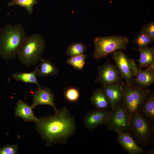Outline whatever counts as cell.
<instances>
[{
  "label": "cell",
  "instance_id": "13",
  "mask_svg": "<svg viewBox=\"0 0 154 154\" xmlns=\"http://www.w3.org/2000/svg\"><path fill=\"white\" fill-rule=\"evenodd\" d=\"M121 82L102 87L108 98L110 107L112 110L122 101L123 92L121 83Z\"/></svg>",
  "mask_w": 154,
  "mask_h": 154
},
{
  "label": "cell",
  "instance_id": "21",
  "mask_svg": "<svg viewBox=\"0 0 154 154\" xmlns=\"http://www.w3.org/2000/svg\"><path fill=\"white\" fill-rule=\"evenodd\" d=\"M154 40L142 30L140 31L137 37L132 41L138 48H144L154 43Z\"/></svg>",
  "mask_w": 154,
  "mask_h": 154
},
{
  "label": "cell",
  "instance_id": "4",
  "mask_svg": "<svg viewBox=\"0 0 154 154\" xmlns=\"http://www.w3.org/2000/svg\"><path fill=\"white\" fill-rule=\"evenodd\" d=\"M95 50L94 57L97 60L119 50H126L129 43V38L125 36L112 35L98 37L94 40Z\"/></svg>",
  "mask_w": 154,
  "mask_h": 154
},
{
  "label": "cell",
  "instance_id": "7",
  "mask_svg": "<svg viewBox=\"0 0 154 154\" xmlns=\"http://www.w3.org/2000/svg\"><path fill=\"white\" fill-rule=\"evenodd\" d=\"M105 125L110 130H120L129 134L131 129L130 116L122 101L112 110Z\"/></svg>",
  "mask_w": 154,
  "mask_h": 154
},
{
  "label": "cell",
  "instance_id": "5",
  "mask_svg": "<svg viewBox=\"0 0 154 154\" xmlns=\"http://www.w3.org/2000/svg\"><path fill=\"white\" fill-rule=\"evenodd\" d=\"M123 92L122 102L130 116L138 111L146 97L151 92L150 89L143 88L121 82Z\"/></svg>",
  "mask_w": 154,
  "mask_h": 154
},
{
  "label": "cell",
  "instance_id": "15",
  "mask_svg": "<svg viewBox=\"0 0 154 154\" xmlns=\"http://www.w3.org/2000/svg\"><path fill=\"white\" fill-rule=\"evenodd\" d=\"M15 116L23 119L25 121H33L35 123L38 119L35 115L31 106L19 99L15 108Z\"/></svg>",
  "mask_w": 154,
  "mask_h": 154
},
{
  "label": "cell",
  "instance_id": "2",
  "mask_svg": "<svg viewBox=\"0 0 154 154\" xmlns=\"http://www.w3.org/2000/svg\"><path fill=\"white\" fill-rule=\"evenodd\" d=\"M27 37L22 25H5L0 31V56L7 60L13 58L17 55Z\"/></svg>",
  "mask_w": 154,
  "mask_h": 154
},
{
  "label": "cell",
  "instance_id": "10",
  "mask_svg": "<svg viewBox=\"0 0 154 154\" xmlns=\"http://www.w3.org/2000/svg\"><path fill=\"white\" fill-rule=\"evenodd\" d=\"M112 111L97 109L88 112L83 119L84 126L89 129L105 125Z\"/></svg>",
  "mask_w": 154,
  "mask_h": 154
},
{
  "label": "cell",
  "instance_id": "22",
  "mask_svg": "<svg viewBox=\"0 0 154 154\" xmlns=\"http://www.w3.org/2000/svg\"><path fill=\"white\" fill-rule=\"evenodd\" d=\"M86 57L87 55L84 54L70 57L66 61V62L74 68L82 71L83 70Z\"/></svg>",
  "mask_w": 154,
  "mask_h": 154
},
{
  "label": "cell",
  "instance_id": "23",
  "mask_svg": "<svg viewBox=\"0 0 154 154\" xmlns=\"http://www.w3.org/2000/svg\"><path fill=\"white\" fill-rule=\"evenodd\" d=\"M86 50V46L83 43H73L68 48L66 54L70 57L83 54Z\"/></svg>",
  "mask_w": 154,
  "mask_h": 154
},
{
  "label": "cell",
  "instance_id": "24",
  "mask_svg": "<svg viewBox=\"0 0 154 154\" xmlns=\"http://www.w3.org/2000/svg\"><path fill=\"white\" fill-rule=\"evenodd\" d=\"M38 3L37 0H12L9 2L7 5L12 6L18 5L24 7L29 14L32 13L33 7Z\"/></svg>",
  "mask_w": 154,
  "mask_h": 154
},
{
  "label": "cell",
  "instance_id": "26",
  "mask_svg": "<svg viewBox=\"0 0 154 154\" xmlns=\"http://www.w3.org/2000/svg\"><path fill=\"white\" fill-rule=\"evenodd\" d=\"M18 147L17 144L8 145L0 148V154H17Z\"/></svg>",
  "mask_w": 154,
  "mask_h": 154
},
{
  "label": "cell",
  "instance_id": "6",
  "mask_svg": "<svg viewBox=\"0 0 154 154\" xmlns=\"http://www.w3.org/2000/svg\"><path fill=\"white\" fill-rule=\"evenodd\" d=\"M112 54V58L115 62V65L121 77L124 80L126 84L132 85L139 67L135 61L127 56L122 50L117 51Z\"/></svg>",
  "mask_w": 154,
  "mask_h": 154
},
{
  "label": "cell",
  "instance_id": "9",
  "mask_svg": "<svg viewBox=\"0 0 154 154\" xmlns=\"http://www.w3.org/2000/svg\"><path fill=\"white\" fill-rule=\"evenodd\" d=\"M98 74L94 81L100 84L102 87L122 81L115 65L106 58L103 65L97 68Z\"/></svg>",
  "mask_w": 154,
  "mask_h": 154
},
{
  "label": "cell",
  "instance_id": "16",
  "mask_svg": "<svg viewBox=\"0 0 154 154\" xmlns=\"http://www.w3.org/2000/svg\"><path fill=\"white\" fill-rule=\"evenodd\" d=\"M39 64L36 66L37 76L42 77L56 75L59 70L54 64L47 59L41 58Z\"/></svg>",
  "mask_w": 154,
  "mask_h": 154
},
{
  "label": "cell",
  "instance_id": "8",
  "mask_svg": "<svg viewBox=\"0 0 154 154\" xmlns=\"http://www.w3.org/2000/svg\"><path fill=\"white\" fill-rule=\"evenodd\" d=\"M131 129L138 140L143 145L151 141V128L147 119L139 111L130 116Z\"/></svg>",
  "mask_w": 154,
  "mask_h": 154
},
{
  "label": "cell",
  "instance_id": "1",
  "mask_svg": "<svg viewBox=\"0 0 154 154\" xmlns=\"http://www.w3.org/2000/svg\"><path fill=\"white\" fill-rule=\"evenodd\" d=\"M36 123L37 130L49 146L66 143L76 129L74 119L66 107L52 116L38 119Z\"/></svg>",
  "mask_w": 154,
  "mask_h": 154
},
{
  "label": "cell",
  "instance_id": "25",
  "mask_svg": "<svg viewBox=\"0 0 154 154\" xmlns=\"http://www.w3.org/2000/svg\"><path fill=\"white\" fill-rule=\"evenodd\" d=\"M80 92L78 90L74 87H70L66 89L64 92L65 99L70 102H75L79 100Z\"/></svg>",
  "mask_w": 154,
  "mask_h": 154
},
{
  "label": "cell",
  "instance_id": "14",
  "mask_svg": "<svg viewBox=\"0 0 154 154\" xmlns=\"http://www.w3.org/2000/svg\"><path fill=\"white\" fill-rule=\"evenodd\" d=\"M154 83V71L142 70L139 67L138 71L132 83L133 85L139 88H147Z\"/></svg>",
  "mask_w": 154,
  "mask_h": 154
},
{
  "label": "cell",
  "instance_id": "12",
  "mask_svg": "<svg viewBox=\"0 0 154 154\" xmlns=\"http://www.w3.org/2000/svg\"><path fill=\"white\" fill-rule=\"evenodd\" d=\"M115 131L118 135V142L129 153L140 154L145 153H149V151H146L137 145L129 133L120 130Z\"/></svg>",
  "mask_w": 154,
  "mask_h": 154
},
{
  "label": "cell",
  "instance_id": "27",
  "mask_svg": "<svg viewBox=\"0 0 154 154\" xmlns=\"http://www.w3.org/2000/svg\"><path fill=\"white\" fill-rule=\"evenodd\" d=\"M146 34L154 40V22H150L143 25L142 29Z\"/></svg>",
  "mask_w": 154,
  "mask_h": 154
},
{
  "label": "cell",
  "instance_id": "20",
  "mask_svg": "<svg viewBox=\"0 0 154 154\" xmlns=\"http://www.w3.org/2000/svg\"><path fill=\"white\" fill-rule=\"evenodd\" d=\"M139 109L147 117L151 120L154 119V94L151 92L145 99Z\"/></svg>",
  "mask_w": 154,
  "mask_h": 154
},
{
  "label": "cell",
  "instance_id": "19",
  "mask_svg": "<svg viewBox=\"0 0 154 154\" xmlns=\"http://www.w3.org/2000/svg\"><path fill=\"white\" fill-rule=\"evenodd\" d=\"M36 67L33 70L29 72H19L12 74V78L15 80L27 83H33L37 86L38 88H42L37 78Z\"/></svg>",
  "mask_w": 154,
  "mask_h": 154
},
{
  "label": "cell",
  "instance_id": "11",
  "mask_svg": "<svg viewBox=\"0 0 154 154\" xmlns=\"http://www.w3.org/2000/svg\"><path fill=\"white\" fill-rule=\"evenodd\" d=\"M54 101V95L50 88L46 87L38 88L34 93L31 107L33 109L39 105H50L56 112L58 110L55 106Z\"/></svg>",
  "mask_w": 154,
  "mask_h": 154
},
{
  "label": "cell",
  "instance_id": "17",
  "mask_svg": "<svg viewBox=\"0 0 154 154\" xmlns=\"http://www.w3.org/2000/svg\"><path fill=\"white\" fill-rule=\"evenodd\" d=\"M91 103L97 109L107 110L110 107L109 101L102 88L94 91L90 97Z\"/></svg>",
  "mask_w": 154,
  "mask_h": 154
},
{
  "label": "cell",
  "instance_id": "28",
  "mask_svg": "<svg viewBox=\"0 0 154 154\" xmlns=\"http://www.w3.org/2000/svg\"><path fill=\"white\" fill-rule=\"evenodd\" d=\"M145 70H149L154 71V62L148 66L147 68L145 69Z\"/></svg>",
  "mask_w": 154,
  "mask_h": 154
},
{
  "label": "cell",
  "instance_id": "29",
  "mask_svg": "<svg viewBox=\"0 0 154 154\" xmlns=\"http://www.w3.org/2000/svg\"></svg>",
  "mask_w": 154,
  "mask_h": 154
},
{
  "label": "cell",
  "instance_id": "3",
  "mask_svg": "<svg viewBox=\"0 0 154 154\" xmlns=\"http://www.w3.org/2000/svg\"><path fill=\"white\" fill-rule=\"evenodd\" d=\"M45 42L40 34L27 36L18 52L19 62L26 66L34 65L42 58Z\"/></svg>",
  "mask_w": 154,
  "mask_h": 154
},
{
  "label": "cell",
  "instance_id": "18",
  "mask_svg": "<svg viewBox=\"0 0 154 154\" xmlns=\"http://www.w3.org/2000/svg\"><path fill=\"white\" fill-rule=\"evenodd\" d=\"M131 48L140 53L139 59L137 60L140 67H147L154 62V47H148L144 48Z\"/></svg>",
  "mask_w": 154,
  "mask_h": 154
}]
</instances>
